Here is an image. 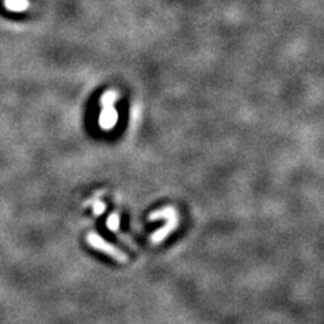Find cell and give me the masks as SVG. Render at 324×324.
Here are the masks:
<instances>
[{
  "mask_svg": "<svg viewBox=\"0 0 324 324\" xmlns=\"http://www.w3.org/2000/svg\"><path fill=\"white\" fill-rule=\"evenodd\" d=\"M117 99L116 94L115 92H107V94L103 95L102 98V106L103 111L102 115H100V125L104 129H111L115 123H116L117 113L113 108V103Z\"/></svg>",
  "mask_w": 324,
  "mask_h": 324,
  "instance_id": "6da1fadb",
  "label": "cell"
},
{
  "mask_svg": "<svg viewBox=\"0 0 324 324\" xmlns=\"http://www.w3.org/2000/svg\"><path fill=\"white\" fill-rule=\"evenodd\" d=\"M88 243H90L92 247H95L96 250H100L103 251V253L108 254L109 257H112L115 261H119V262L127 261V257H126L125 253H122L119 249H116V247L112 246V245L107 243L102 237H99V235L94 234V232L90 234V237H88Z\"/></svg>",
  "mask_w": 324,
  "mask_h": 324,
  "instance_id": "7a4b0ae2",
  "label": "cell"
},
{
  "mask_svg": "<svg viewBox=\"0 0 324 324\" xmlns=\"http://www.w3.org/2000/svg\"><path fill=\"white\" fill-rule=\"evenodd\" d=\"M156 218H164L168 220V224L165 227V230L158 231L156 235H154V241L158 242L161 239H165V237L172 232L174 230V227L177 224V216H176V211L172 210V208H165V210H161V211H157L156 214H153V219Z\"/></svg>",
  "mask_w": 324,
  "mask_h": 324,
  "instance_id": "3957f363",
  "label": "cell"
},
{
  "mask_svg": "<svg viewBox=\"0 0 324 324\" xmlns=\"http://www.w3.org/2000/svg\"><path fill=\"white\" fill-rule=\"evenodd\" d=\"M4 6L14 12L26 11L28 7L27 0H4Z\"/></svg>",
  "mask_w": 324,
  "mask_h": 324,
  "instance_id": "277c9868",
  "label": "cell"
}]
</instances>
